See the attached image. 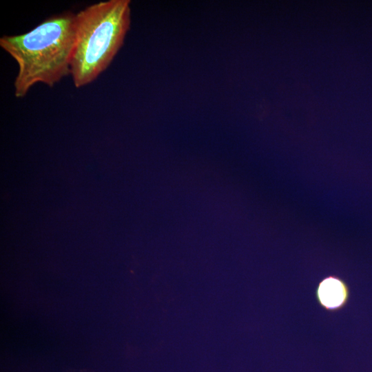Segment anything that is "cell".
I'll return each instance as SVG.
<instances>
[{"instance_id": "cell-1", "label": "cell", "mask_w": 372, "mask_h": 372, "mask_svg": "<svg viewBox=\"0 0 372 372\" xmlns=\"http://www.w3.org/2000/svg\"><path fill=\"white\" fill-rule=\"evenodd\" d=\"M74 39L75 14L70 12L50 17L26 33L2 36L1 48L18 65L14 96H25L37 83L53 87L71 74Z\"/></svg>"}, {"instance_id": "cell-2", "label": "cell", "mask_w": 372, "mask_h": 372, "mask_svg": "<svg viewBox=\"0 0 372 372\" xmlns=\"http://www.w3.org/2000/svg\"><path fill=\"white\" fill-rule=\"evenodd\" d=\"M130 1L108 0L75 14L71 76L75 87L93 82L110 65L130 26Z\"/></svg>"}, {"instance_id": "cell-3", "label": "cell", "mask_w": 372, "mask_h": 372, "mask_svg": "<svg viewBox=\"0 0 372 372\" xmlns=\"http://www.w3.org/2000/svg\"><path fill=\"white\" fill-rule=\"evenodd\" d=\"M349 291L345 282L338 276H328L323 278L316 289V298L324 309L333 312L343 308L349 298Z\"/></svg>"}]
</instances>
